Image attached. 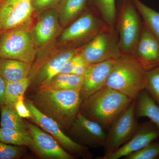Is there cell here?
<instances>
[{
	"mask_svg": "<svg viewBox=\"0 0 159 159\" xmlns=\"http://www.w3.org/2000/svg\"><path fill=\"white\" fill-rule=\"evenodd\" d=\"M60 1L61 0H32V3L34 9L39 11L54 6Z\"/></svg>",
	"mask_w": 159,
	"mask_h": 159,
	"instance_id": "1f68e13d",
	"label": "cell"
},
{
	"mask_svg": "<svg viewBox=\"0 0 159 159\" xmlns=\"http://www.w3.org/2000/svg\"><path fill=\"white\" fill-rule=\"evenodd\" d=\"M70 128L73 133L84 144L95 148L103 147L107 134L103 128L80 112Z\"/></svg>",
	"mask_w": 159,
	"mask_h": 159,
	"instance_id": "9a60e30c",
	"label": "cell"
},
{
	"mask_svg": "<svg viewBox=\"0 0 159 159\" xmlns=\"http://www.w3.org/2000/svg\"><path fill=\"white\" fill-rule=\"evenodd\" d=\"M29 25V24H28ZM28 25L0 34V57L34 62L37 54L33 33Z\"/></svg>",
	"mask_w": 159,
	"mask_h": 159,
	"instance_id": "5b68a950",
	"label": "cell"
},
{
	"mask_svg": "<svg viewBox=\"0 0 159 159\" xmlns=\"http://www.w3.org/2000/svg\"><path fill=\"white\" fill-rule=\"evenodd\" d=\"M31 83V80L29 77L15 82H7L6 103H15L19 97L24 95Z\"/></svg>",
	"mask_w": 159,
	"mask_h": 159,
	"instance_id": "484cf974",
	"label": "cell"
},
{
	"mask_svg": "<svg viewBox=\"0 0 159 159\" xmlns=\"http://www.w3.org/2000/svg\"><path fill=\"white\" fill-rule=\"evenodd\" d=\"M34 10L32 0H0V34L28 25Z\"/></svg>",
	"mask_w": 159,
	"mask_h": 159,
	"instance_id": "9c48e42d",
	"label": "cell"
},
{
	"mask_svg": "<svg viewBox=\"0 0 159 159\" xmlns=\"http://www.w3.org/2000/svg\"><path fill=\"white\" fill-rule=\"evenodd\" d=\"M117 59L89 65L84 75L83 84L80 91L82 102L92 94L105 86Z\"/></svg>",
	"mask_w": 159,
	"mask_h": 159,
	"instance_id": "4fadbf2b",
	"label": "cell"
},
{
	"mask_svg": "<svg viewBox=\"0 0 159 159\" xmlns=\"http://www.w3.org/2000/svg\"><path fill=\"white\" fill-rule=\"evenodd\" d=\"M134 57L146 70L159 65V41L143 22Z\"/></svg>",
	"mask_w": 159,
	"mask_h": 159,
	"instance_id": "5bb4252c",
	"label": "cell"
},
{
	"mask_svg": "<svg viewBox=\"0 0 159 159\" xmlns=\"http://www.w3.org/2000/svg\"><path fill=\"white\" fill-rule=\"evenodd\" d=\"M136 115L138 119L148 118L159 128V106L145 89L136 98Z\"/></svg>",
	"mask_w": 159,
	"mask_h": 159,
	"instance_id": "d6986e66",
	"label": "cell"
},
{
	"mask_svg": "<svg viewBox=\"0 0 159 159\" xmlns=\"http://www.w3.org/2000/svg\"><path fill=\"white\" fill-rule=\"evenodd\" d=\"M7 82L0 74V106L6 103V91Z\"/></svg>",
	"mask_w": 159,
	"mask_h": 159,
	"instance_id": "836d02e7",
	"label": "cell"
},
{
	"mask_svg": "<svg viewBox=\"0 0 159 159\" xmlns=\"http://www.w3.org/2000/svg\"><path fill=\"white\" fill-rule=\"evenodd\" d=\"M58 29V11L51 10L44 13L39 18L32 32L36 46L45 45L53 39Z\"/></svg>",
	"mask_w": 159,
	"mask_h": 159,
	"instance_id": "e0dca14e",
	"label": "cell"
},
{
	"mask_svg": "<svg viewBox=\"0 0 159 159\" xmlns=\"http://www.w3.org/2000/svg\"><path fill=\"white\" fill-rule=\"evenodd\" d=\"M159 157V140H155L145 147L125 157V159H154Z\"/></svg>",
	"mask_w": 159,
	"mask_h": 159,
	"instance_id": "83f0119b",
	"label": "cell"
},
{
	"mask_svg": "<svg viewBox=\"0 0 159 159\" xmlns=\"http://www.w3.org/2000/svg\"><path fill=\"white\" fill-rule=\"evenodd\" d=\"M0 141L16 146H26L31 149L34 145L33 139L29 131H22L0 127Z\"/></svg>",
	"mask_w": 159,
	"mask_h": 159,
	"instance_id": "603a6c76",
	"label": "cell"
},
{
	"mask_svg": "<svg viewBox=\"0 0 159 159\" xmlns=\"http://www.w3.org/2000/svg\"><path fill=\"white\" fill-rule=\"evenodd\" d=\"M93 11H87L80 16L63 32L62 41L76 45L84 42L85 44L97 34L110 28Z\"/></svg>",
	"mask_w": 159,
	"mask_h": 159,
	"instance_id": "ba28073f",
	"label": "cell"
},
{
	"mask_svg": "<svg viewBox=\"0 0 159 159\" xmlns=\"http://www.w3.org/2000/svg\"><path fill=\"white\" fill-rule=\"evenodd\" d=\"M146 70L134 57L121 56L117 59L105 86L131 99L145 89Z\"/></svg>",
	"mask_w": 159,
	"mask_h": 159,
	"instance_id": "3957f363",
	"label": "cell"
},
{
	"mask_svg": "<svg viewBox=\"0 0 159 159\" xmlns=\"http://www.w3.org/2000/svg\"><path fill=\"white\" fill-rule=\"evenodd\" d=\"M31 98L40 110L66 128H71L82 104L78 90H57L40 87Z\"/></svg>",
	"mask_w": 159,
	"mask_h": 159,
	"instance_id": "6da1fadb",
	"label": "cell"
},
{
	"mask_svg": "<svg viewBox=\"0 0 159 159\" xmlns=\"http://www.w3.org/2000/svg\"><path fill=\"white\" fill-rule=\"evenodd\" d=\"M145 23L159 42V12L146 6L141 0H132Z\"/></svg>",
	"mask_w": 159,
	"mask_h": 159,
	"instance_id": "d4e9b609",
	"label": "cell"
},
{
	"mask_svg": "<svg viewBox=\"0 0 159 159\" xmlns=\"http://www.w3.org/2000/svg\"><path fill=\"white\" fill-rule=\"evenodd\" d=\"M32 64L0 57V74L6 82H15L29 77Z\"/></svg>",
	"mask_w": 159,
	"mask_h": 159,
	"instance_id": "ac0fdd59",
	"label": "cell"
},
{
	"mask_svg": "<svg viewBox=\"0 0 159 159\" xmlns=\"http://www.w3.org/2000/svg\"><path fill=\"white\" fill-rule=\"evenodd\" d=\"M145 90L159 106V65L146 70Z\"/></svg>",
	"mask_w": 159,
	"mask_h": 159,
	"instance_id": "4316f807",
	"label": "cell"
},
{
	"mask_svg": "<svg viewBox=\"0 0 159 159\" xmlns=\"http://www.w3.org/2000/svg\"><path fill=\"white\" fill-rule=\"evenodd\" d=\"M24 100V95L19 97L15 103V107L20 117L22 118L30 119L31 118V112Z\"/></svg>",
	"mask_w": 159,
	"mask_h": 159,
	"instance_id": "4dcf8cb0",
	"label": "cell"
},
{
	"mask_svg": "<svg viewBox=\"0 0 159 159\" xmlns=\"http://www.w3.org/2000/svg\"><path fill=\"white\" fill-rule=\"evenodd\" d=\"M27 125L34 142L32 149L41 157L52 159L74 158L63 149L59 142L49 134L32 123H28Z\"/></svg>",
	"mask_w": 159,
	"mask_h": 159,
	"instance_id": "7c38bea8",
	"label": "cell"
},
{
	"mask_svg": "<svg viewBox=\"0 0 159 159\" xmlns=\"http://www.w3.org/2000/svg\"><path fill=\"white\" fill-rule=\"evenodd\" d=\"M83 82V76L60 73L45 85L41 87L57 90L80 91Z\"/></svg>",
	"mask_w": 159,
	"mask_h": 159,
	"instance_id": "ffe728a7",
	"label": "cell"
},
{
	"mask_svg": "<svg viewBox=\"0 0 159 159\" xmlns=\"http://www.w3.org/2000/svg\"><path fill=\"white\" fill-rule=\"evenodd\" d=\"M80 54L89 65L117 59L121 57L119 36L115 26L97 34L83 46Z\"/></svg>",
	"mask_w": 159,
	"mask_h": 159,
	"instance_id": "8992f818",
	"label": "cell"
},
{
	"mask_svg": "<svg viewBox=\"0 0 159 159\" xmlns=\"http://www.w3.org/2000/svg\"><path fill=\"white\" fill-rule=\"evenodd\" d=\"M95 12L111 27L115 26L116 16V0H92Z\"/></svg>",
	"mask_w": 159,
	"mask_h": 159,
	"instance_id": "cb8c5ba5",
	"label": "cell"
},
{
	"mask_svg": "<svg viewBox=\"0 0 159 159\" xmlns=\"http://www.w3.org/2000/svg\"><path fill=\"white\" fill-rule=\"evenodd\" d=\"M159 139V128L151 120L139 124L129 140L112 153L99 159H119L144 148Z\"/></svg>",
	"mask_w": 159,
	"mask_h": 159,
	"instance_id": "30bf717a",
	"label": "cell"
},
{
	"mask_svg": "<svg viewBox=\"0 0 159 159\" xmlns=\"http://www.w3.org/2000/svg\"><path fill=\"white\" fill-rule=\"evenodd\" d=\"M24 154V150L16 145L6 144L0 141V159L19 158Z\"/></svg>",
	"mask_w": 159,
	"mask_h": 159,
	"instance_id": "f1b7e54d",
	"label": "cell"
},
{
	"mask_svg": "<svg viewBox=\"0 0 159 159\" xmlns=\"http://www.w3.org/2000/svg\"><path fill=\"white\" fill-rule=\"evenodd\" d=\"M81 48L66 49L46 60L39 66L34 74L33 79L34 78L35 84L40 87L48 84L59 74L63 66L68 60L79 53Z\"/></svg>",
	"mask_w": 159,
	"mask_h": 159,
	"instance_id": "2e32d148",
	"label": "cell"
},
{
	"mask_svg": "<svg viewBox=\"0 0 159 159\" xmlns=\"http://www.w3.org/2000/svg\"><path fill=\"white\" fill-rule=\"evenodd\" d=\"M136 115V99L117 117L108 129L103 145L104 154L112 153L131 139L139 124Z\"/></svg>",
	"mask_w": 159,
	"mask_h": 159,
	"instance_id": "52a82bcc",
	"label": "cell"
},
{
	"mask_svg": "<svg viewBox=\"0 0 159 159\" xmlns=\"http://www.w3.org/2000/svg\"><path fill=\"white\" fill-rule=\"evenodd\" d=\"M141 19L132 0H117L115 27L121 56L134 57L142 31Z\"/></svg>",
	"mask_w": 159,
	"mask_h": 159,
	"instance_id": "277c9868",
	"label": "cell"
},
{
	"mask_svg": "<svg viewBox=\"0 0 159 159\" xmlns=\"http://www.w3.org/2000/svg\"><path fill=\"white\" fill-rule=\"evenodd\" d=\"M87 0H61L58 16L62 26L74 20L84 9Z\"/></svg>",
	"mask_w": 159,
	"mask_h": 159,
	"instance_id": "7402d4cb",
	"label": "cell"
},
{
	"mask_svg": "<svg viewBox=\"0 0 159 159\" xmlns=\"http://www.w3.org/2000/svg\"><path fill=\"white\" fill-rule=\"evenodd\" d=\"M89 65L88 64L84 59L81 62H80L76 66L71 74L78 76H84Z\"/></svg>",
	"mask_w": 159,
	"mask_h": 159,
	"instance_id": "d6a6232c",
	"label": "cell"
},
{
	"mask_svg": "<svg viewBox=\"0 0 159 159\" xmlns=\"http://www.w3.org/2000/svg\"><path fill=\"white\" fill-rule=\"evenodd\" d=\"M158 159H159V157H158Z\"/></svg>",
	"mask_w": 159,
	"mask_h": 159,
	"instance_id": "e575fe53",
	"label": "cell"
},
{
	"mask_svg": "<svg viewBox=\"0 0 159 159\" xmlns=\"http://www.w3.org/2000/svg\"><path fill=\"white\" fill-rule=\"evenodd\" d=\"M25 104L31 112V119L33 121L56 139L66 149L79 154L85 151L84 146L66 135L60 128L59 124L40 110L31 100H27Z\"/></svg>",
	"mask_w": 159,
	"mask_h": 159,
	"instance_id": "8fae6325",
	"label": "cell"
},
{
	"mask_svg": "<svg viewBox=\"0 0 159 159\" xmlns=\"http://www.w3.org/2000/svg\"><path fill=\"white\" fill-rule=\"evenodd\" d=\"M1 114V127L28 131V125L18 114L15 103L7 102L0 106Z\"/></svg>",
	"mask_w": 159,
	"mask_h": 159,
	"instance_id": "44dd1931",
	"label": "cell"
},
{
	"mask_svg": "<svg viewBox=\"0 0 159 159\" xmlns=\"http://www.w3.org/2000/svg\"><path fill=\"white\" fill-rule=\"evenodd\" d=\"M84 59L80 52L75 54L65 63L60 71L59 74H71L72 71L78 64Z\"/></svg>",
	"mask_w": 159,
	"mask_h": 159,
	"instance_id": "f546056e",
	"label": "cell"
},
{
	"mask_svg": "<svg viewBox=\"0 0 159 159\" xmlns=\"http://www.w3.org/2000/svg\"><path fill=\"white\" fill-rule=\"evenodd\" d=\"M134 99L105 86L84 101L80 113L108 129Z\"/></svg>",
	"mask_w": 159,
	"mask_h": 159,
	"instance_id": "7a4b0ae2",
	"label": "cell"
}]
</instances>
